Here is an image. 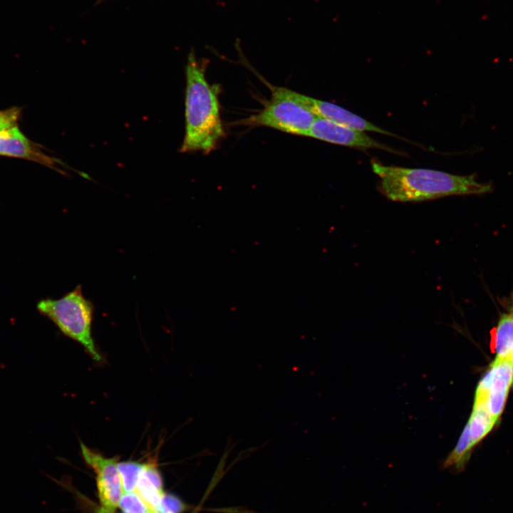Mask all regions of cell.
Here are the masks:
<instances>
[{
    "label": "cell",
    "mask_w": 513,
    "mask_h": 513,
    "mask_svg": "<svg viewBox=\"0 0 513 513\" xmlns=\"http://www.w3.org/2000/svg\"><path fill=\"white\" fill-rule=\"evenodd\" d=\"M304 105L317 117L327 119L338 124L361 131H370L401 138L383 130L356 114L330 102L315 99L299 93ZM405 140L403 138H401Z\"/></svg>",
    "instance_id": "obj_9"
},
{
    "label": "cell",
    "mask_w": 513,
    "mask_h": 513,
    "mask_svg": "<svg viewBox=\"0 0 513 513\" xmlns=\"http://www.w3.org/2000/svg\"><path fill=\"white\" fill-rule=\"evenodd\" d=\"M187 509V505L177 496L165 493L155 513H182Z\"/></svg>",
    "instance_id": "obj_15"
},
{
    "label": "cell",
    "mask_w": 513,
    "mask_h": 513,
    "mask_svg": "<svg viewBox=\"0 0 513 513\" xmlns=\"http://www.w3.org/2000/svg\"><path fill=\"white\" fill-rule=\"evenodd\" d=\"M209 61L197 58L194 49L187 56L185 67V133L181 152L201 151L209 154L224 136L220 116L218 86L206 78Z\"/></svg>",
    "instance_id": "obj_2"
},
{
    "label": "cell",
    "mask_w": 513,
    "mask_h": 513,
    "mask_svg": "<svg viewBox=\"0 0 513 513\" xmlns=\"http://www.w3.org/2000/svg\"><path fill=\"white\" fill-rule=\"evenodd\" d=\"M105 1V0H98V2L100 3V2H102V1Z\"/></svg>",
    "instance_id": "obj_17"
},
{
    "label": "cell",
    "mask_w": 513,
    "mask_h": 513,
    "mask_svg": "<svg viewBox=\"0 0 513 513\" xmlns=\"http://www.w3.org/2000/svg\"><path fill=\"white\" fill-rule=\"evenodd\" d=\"M379 177L378 190L395 202H421L447 196L483 195L493 191L491 182H480L475 174L459 175L425 168L385 165L372 161Z\"/></svg>",
    "instance_id": "obj_1"
},
{
    "label": "cell",
    "mask_w": 513,
    "mask_h": 513,
    "mask_svg": "<svg viewBox=\"0 0 513 513\" xmlns=\"http://www.w3.org/2000/svg\"><path fill=\"white\" fill-rule=\"evenodd\" d=\"M0 155L31 160L67 175L66 165L45 152L39 145L26 137L18 126L0 132Z\"/></svg>",
    "instance_id": "obj_8"
},
{
    "label": "cell",
    "mask_w": 513,
    "mask_h": 513,
    "mask_svg": "<svg viewBox=\"0 0 513 513\" xmlns=\"http://www.w3.org/2000/svg\"><path fill=\"white\" fill-rule=\"evenodd\" d=\"M309 137L327 142L359 149H379L401 155L398 150L371 138L363 131L353 129L325 118L317 117Z\"/></svg>",
    "instance_id": "obj_7"
},
{
    "label": "cell",
    "mask_w": 513,
    "mask_h": 513,
    "mask_svg": "<svg viewBox=\"0 0 513 513\" xmlns=\"http://www.w3.org/2000/svg\"><path fill=\"white\" fill-rule=\"evenodd\" d=\"M513 386V361L494 360L477 386L473 407L486 410L497 423Z\"/></svg>",
    "instance_id": "obj_5"
},
{
    "label": "cell",
    "mask_w": 513,
    "mask_h": 513,
    "mask_svg": "<svg viewBox=\"0 0 513 513\" xmlns=\"http://www.w3.org/2000/svg\"><path fill=\"white\" fill-rule=\"evenodd\" d=\"M123 513H125V512H123Z\"/></svg>",
    "instance_id": "obj_18"
},
{
    "label": "cell",
    "mask_w": 513,
    "mask_h": 513,
    "mask_svg": "<svg viewBox=\"0 0 513 513\" xmlns=\"http://www.w3.org/2000/svg\"><path fill=\"white\" fill-rule=\"evenodd\" d=\"M144 468L139 477L135 492L148 509L155 513L160 505L165 492L162 488L159 487L146 475Z\"/></svg>",
    "instance_id": "obj_12"
},
{
    "label": "cell",
    "mask_w": 513,
    "mask_h": 513,
    "mask_svg": "<svg viewBox=\"0 0 513 513\" xmlns=\"http://www.w3.org/2000/svg\"><path fill=\"white\" fill-rule=\"evenodd\" d=\"M37 309L65 336L81 344L93 361H103L92 335L93 306L83 296L81 286L58 299L41 300Z\"/></svg>",
    "instance_id": "obj_3"
},
{
    "label": "cell",
    "mask_w": 513,
    "mask_h": 513,
    "mask_svg": "<svg viewBox=\"0 0 513 513\" xmlns=\"http://www.w3.org/2000/svg\"><path fill=\"white\" fill-rule=\"evenodd\" d=\"M119 507L125 513H152L135 492H124Z\"/></svg>",
    "instance_id": "obj_14"
},
{
    "label": "cell",
    "mask_w": 513,
    "mask_h": 513,
    "mask_svg": "<svg viewBox=\"0 0 513 513\" xmlns=\"http://www.w3.org/2000/svg\"><path fill=\"white\" fill-rule=\"evenodd\" d=\"M497 422L484 410L472 408L470 419L464 429L472 449L478 445L494 428Z\"/></svg>",
    "instance_id": "obj_11"
},
{
    "label": "cell",
    "mask_w": 513,
    "mask_h": 513,
    "mask_svg": "<svg viewBox=\"0 0 513 513\" xmlns=\"http://www.w3.org/2000/svg\"><path fill=\"white\" fill-rule=\"evenodd\" d=\"M144 466L145 463L136 461L118 462L123 493L135 492L138 481Z\"/></svg>",
    "instance_id": "obj_13"
},
{
    "label": "cell",
    "mask_w": 513,
    "mask_h": 513,
    "mask_svg": "<svg viewBox=\"0 0 513 513\" xmlns=\"http://www.w3.org/2000/svg\"><path fill=\"white\" fill-rule=\"evenodd\" d=\"M86 463L96 475L99 507L97 513H115L123 494L118 457H106L81 442Z\"/></svg>",
    "instance_id": "obj_6"
},
{
    "label": "cell",
    "mask_w": 513,
    "mask_h": 513,
    "mask_svg": "<svg viewBox=\"0 0 513 513\" xmlns=\"http://www.w3.org/2000/svg\"><path fill=\"white\" fill-rule=\"evenodd\" d=\"M271 96L256 115L242 120L249 126H266L286 133L308 136L317 116L301 100L299 93L271 86Z\"/></svg>",
    "instance_id": "obj_4"
},
{
    "label": "cell",
    "mask_w": 513,
    "mask_h": 513,
    "mask_svg": "<svg viewBox=\"0 0 513 513\" xmlns=\"http://www.w3.org/2000/svg\"><path fill=\"white\" fill-rule=\"evenodd\" d=\"M490 336V347L496 353L494 358L513 361V295Z\"/></svg>",
    "instance_id": "obj_10"
},
{
    "label": "cell",
    "mask_w": 513,
    "mask_h": 513,
    "mask_svg": "<svg viewBox=\"0 0 513 513\" xmlns=\"http://www.w3.org/2000/svg\"><path fill=\"white\" fill-rule=\"evenodd\" d=\"M21 109L11 108L0 111V132L17 126Z\"/></svg>",
    "instance_id": "obj_16"
}]
</instances>
